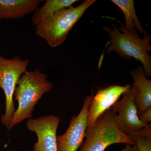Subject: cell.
<instances>
[{"instance_id": "cell-1", "label": "cell", "mask_w": 151, "mask_h": 151, "mask_svg": "<svg viewBox=\"0 0 151 151\" xmlns=\"http://www.w3.org/2000/svg\"><path fill=\"white\" fill-rule=\"evenodd\" d=\"M46 74L37 69L27 71L19 78L14 97L18 103L10 124L9 131L24 120L32 119L35 107L44 94L51 90L53 84L47 79Z\"/></svg>"}, {"instance_id": "cell-2", "label": "cell", "mask_w": 151, "mask_h": 151, "mask_svg": "<svg viewBox=\"0 0 151 151\" xmlns=\"http://www.w3.org/2000/svg\"><path fill=\"white\" fill-rule=\"evenodd\" d=\"M113 29L104 27L103 29L109 34L110 41L108 42L107 52H115L120 57L124 59L134 58L143 65L146 77L151 75V57L150 52L151 46L150 41V35L147 33L144 34V38L139 37L137 32H132L127 30L124 24L121 23L119 30L115 24H113Z\"/></svg>"}, {"instance_id": "cell-3", "label": "cell", "mask_w": 151, "mask_h": 151, "mask_svg": "<svg viewBox=\"0 0 151 151\" xmlns=\"http://www.w3.org/2000/svg\"><path fill=\"white\" fill-rule=\"evenodd\" d=\"M95 1L86 0L76 7L60 10L36 26V34L45 40L51 47L59 46L86 10Z\"/></svg>"}, {"instance_id": "cell-4", "label": "cell", "mask_w": 151, "mask_h": 151, "mask_svg": "<svg viewBox=\"0 0 151 151\" xmlns=\"http://www.w3.org/2000/svg\"><path fill=\"white\" fill-rule=\"evenodd\" d=\"M85 138L86 140L79 151H104L108 146L118 143L136 145L131 136L119 131L111 108L99 116L91 126L86 128Z\"/></svg>"}, {"instance_id": "cell-5", "label": "cell", "mask_w": 151, "mask_h": 151, "mask_svg": "<svg viewBox=\"0 0 151 151\" xmlns=\"http://www.w3.org/2000/svg\"><path fill=\"white\" fill-rule=\"evenodd\" d=\"M29 60H22L15 56L6 59L0 55V89H3L6 97L5 113L1 116V122L9 130L10 124L15 112L14 94L17 82L27 70Z\"/></svg>"}, {"instance_id": "cell-6", "label": "cell", "mask_w": 151, "mask_h": 151, "mask_svg": "<svg viewBox=\"0 0 151 151\" xmlns=\"http://www.w3.org/2000/svg\"><path fill=\"white\" fill-rule=\"evenodd\" d=\"M137 90L134 84L122 94V100H118L111 108L116 126L124 134L131 136L151 124L146 125L140 121L134 103Z\"/></svg>"}, {"instance_id": "cell-7", "label": "cell", "mask_w": 151, "mask_h": 151, "mask_svg": "<svg viewBox=\"0 0 151 151\" xmlns=\"http://www.w3.org/2000/svg\"><path fill=\"white\" fill-rule=\"evenodd\" d=\"M94 96L92 93L85 97L80 113L71 118L66 132L56 136L57 151H77L83 144L87 127L88 108Z\"/></svg>"}, {"instance_id": "cell-8", "label": "cell", "mask_w": 151, "mask_h": 151, "mask_svg": "<svg viewBox=\"0 0 151 151\" xmlns=\"http://www.w3.org/2000/svg\"><path fill=\"white\" fill-rule=\"evenodd\" d=\"M60 122L59 117L53 115L28 120V129L37 136V142L35 144L33 151H57L56 131Z\"/></svg>"}, {"instance_id": "cell-9", "label": "cell", "mask_w": 151, "mask_h": 151, "mask_svg": "<svg viewBox=\"0 0 151 151\" xmlns=\"http://www.w3.org/2000/svg\"><path fill=\"white\" fill-rule=\"evenodd\" d=\"M132 86L113 85L99 90L93 96L88 110L87 127L91 126L97 118L107 109L111 108L121 95L131 89Z\"/></svg>"}, {"instance_id": "cell-10", "label": "cell", "mask_w": 151, "mask_h": 151, "mask_svg": "<svg viewBox=\"0 0 151 151\" xmlns=\"http://www.w3.org/2000/svg\"><path fill=\"white\" fill-rule=\"evenodd\" d=\"M131 74L137 90L134 101L139 116L151 107V81L146 77L142 66L132 70Z\"/></svg>"}, {"instance_id": "cell-11", "label": "cell", "mask_w": 151, "mask_h": 151, "mask_svg": "<svg viewBox=\"0 0 151 151\" xmlns=\"http://www.w3.org/2000/svg\"><path fill=\"white\" fill-rule=\"evenodd\" d=\"M43 0H0V20L21 18L35 12Z\"/></svg>"}, {"instance_id": "cell-12", "label": "cell", "mask_w": 151, "mask_h": 151, "mask_svg": "<svg viewBox=\"0 0 151 151\" xmlns=\"http://www.w3.org/2000/svg\"><path fill=\"white\" fill-rule=\"evenodd\" d=\"M76 0H47L43 6L38 8L32 17L34 26L40 23L47 17L61 9L72 6Z\"/></svg>"}, {"instance_id": "cell-13", "label": "cell", "mask_w": 151, "mask_h": 151, "mask_svg": "<svg viewBox=\"0 0 151 151\" xmlns=\"http://www.w3.org/2000/svg\"><path fill=\"white\" fill-rule=\"evenodd\" d=\"M118 6L124 13L126 20L125 28L132 32H136L135 29L137 30L141 34L148 33L141 25L135 11L134 4L133 0H112Z\"/></svg>"}, {"instance_id": "cell-14", "label": "cell", "mask_w": 151, "mask_h": 151, "mask_svg": "<svg viewBox=\"0 0 151 151\" xmlns=\"http://www.w3.org/2000/svg\"><path fill=\"white\" fill-rule=\"evenodd\" d=\"M139 151H151V127H147L131 136Z\"/></svg>"}, {"instance_id": "cell-15", "label": "cell", "mask_w": 151, "mask_h": 151, "mask_svg": "<svg viewBox=\"0 0 151 151\" xmlns=\"http://www.w3.org/2000/svg\"><path fill=\"white\" fill-rule=\"evenodd\" d=\"M138 118L143 124L146 125L151 124V107L147 109L140 116H138Z\"/></svg>"}, {"instance_id": "cell-16", "label": "cell", "mask_w": 151, "mask_h": 151, "mask_svg": "<svg viewBox=\"0 0 151 151\" xmlns=\"http://www.w3.org/2000/svg\"><path fill=\"white\" fill-rule=\"evenodd\" d=\"M134 146V147H132L131 145H127L126 147L120 151H139L137 145L136 144Z\"/></svg>"}, {"instance_id": "cell-17", "label": "cell", "mask_w": 151, "mask_h": 151, "mask_svg": "<svg viewBox=\"0 0 151 151\" xmlns=\"http://www.w3.org/2000/svg\"><path fill=\"white\" fill-rule=\"evenodd\" d=\"M1 103H0V111H1Z\"/></svg>"}]
</instances>
